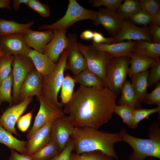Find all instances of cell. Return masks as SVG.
<instances>
[{
	"instance_id": "ffe728a7",
	"label": "cell",
	"mask_w": 160,
	"mask_h": 160,
	"mask_svg": "<svg viewBox=\"0 0 160 160\" xmlns=\"http://www.w3.org/2000/svg\"><path fill=\"white\" fill-rule=\"evenodd\" d=\"M32 60L37 71L43 76L49 75L55 70L57 63L44 54L31 49L27 55Z\"/></svg>"
},
{
	"instance_id": "f6af8a7d",
	"label": "cell",
	"mask_w": 160,
	"mask_h": 160,
	"mask_svg": "<svg viewBox=\"0 0 160 160\" xmlns=\"http://www.w3.org/2000/svg\"><path fill=\"white\" fill-rule=\"evenodd\" d=\"M93 40L94 42L99 44H113V37H105L99 32L96 31L93 32Z\"/></svg>"
},
{
	"instance_id": "cb8c5ba5",
	"label": "cell",
	"mask_w": 160,
	"mask_h": 160,
	"mask_svg": "<svg viewBox=\"0 0 160 160\" xmlns=\"http://www.w3.org/2000/svg\"><path fill=\"white\" fill-rule=\"evenodd\" d=\"M121 96L117 101L118 105L132 107L134 109L141 108V104L137 99L131 83L126 80L121 89Z\"/></svg>"
},
{
	"instance_id": "6da1fadb",
	"label": "cell",
	"mask_w": 160,
	"mask_h": 160,
	"mask_svg": "<svg viewBox=\"0 0 160 160\" xmlns=\"http://www.w3.org/2000/svg\"><path fill=\"white\" fill-rule=\"evenodd\" d=\"M117 96L106 87L80 86L63 110L75 127L98 129L111 119Z\"/></svg>"
},
{
	"instance_id": "1f68e13d",
	"label": "cell",
	"mask_w": 160,
	"mask_h": 160,
	"mask_svg": "<svg viewBox=\"0 0 160 160\" xmlns=\"http://www.w3.org/2000/svg\"><path fill=\"white\" fill-rule=\"evenodd\" d=\"M75 83L73 78L69 75L64 77L61 87L60 96L61 103L63 104H66L71 98L73 93Z\"/></svg>"
},
{
	"instance_id": "7c38bea8",
	"label": "cell",
	"mask_w": 160,
	"mask_h": 160,
	"mask_svg": "<svg viewBox=\"0 0 160 160\" xmlns=\"http://www.w3.org/2000/svg\"><path fill=\"white\" fill-rule=\"evenodd\" d=\"M32 99V97L27 98L6 109L0 117V125L12 134L19 136L15 128V124L19 118L25 111Z\"/></svg>"
},
{
	"instance_id": "ab89813d",
	"label": "cell",
	"mask_w": 160,
	"mask_h": 160,
	"mask_svg": "<svg viewBox=\"0 0 160 160\" xmlns=\"http://www.w3.org/2000/svg\"><path fill=\"white\" fill-rule=\"evenodd\" d=\"M134 24L147 26L149 24L152 19V17L150 14L141 9L137 13L131 16L129 19Z\"/></svg>"
},
{
	"instance_id": "d590c367",
	"label": "cell",
	"mask_w": 160,
	"mask_h": 160,
	"mask_svg": "<svg viewBox=\"0 0 160 160\" xmlns=\"http://www.w3.org/2000/svg\"><path fill=\"white\" fill-rule=\"evenodd\" d=\"M14 59L13 55L0 57V84L8 77L12 71L11 66Z\"/></svg>"
},
{
	"instance_id": "ac0fdd59",
	"label": "cell",
	"mask_w": 160,
	"mask_h": 160,
	"mask_svg": "<svg viewBox=\"0 0 160 160\" xmlns=\"http://www.w3.org/2000/svg\"><path fill=\"white\" fill-rule=\"evenodd\" d=\"M52 31L53 37L46 46L43 54L56 63L63 51L68 48L69 42L66 35L67 30Z\"/></svg>"
},
{
	"instance_id": "9a60e30c",
	"label": "cell",
	"mask_w": 160,
	"mask_h": 160,
	"mask_svg": "<svg viewBox=\"0 0 160 160\" xmlns=\"http://www.w3.org/2000/svg\"><path fill=\"white\" fill-rule=\"evenodd\" d=\"M123 20L116 12L106 8H100L97 11L96 19L92 24L94 26L102 25L108 34L114 37L119 32Z\"/></svg>"
},
{
	"instance_id": "4316f807",
	"label": "cell",
	"mask_w": 160,
	"mask_h": 160,
	"mask_svg": "<svg viewBox=\"0 0 160 160\" xmlns=\"http://www.w3.org/2000/svg\"><path fill=\"white\" fill-rule=\"evenodd\" d=\"M73 78L75 83H79L81 86L87 87H105L104 82L100 78L88 68L74 75Z\"/></svg>"
},
{
	"instance_id": "f907efd6",
	"label": "cell",
	"mask_w": 160,
	"mask_h": 160,
	"mask_svg": "<svg viewBox=\"0 0 160 160\" xmlns=\"http://www.w3.org/2000/svg\"><path fill=\"white\" fill-rule=\"evenodd\" d=\"M10 0H0V8L12 11V8L10 6Z\"/></svg>"
},
{
	"instance_id": "60d3db41",
	"label": "cell",
	"mask_w": 160,
	"mask_h": 160,
	"mask_svg": "<svg viewBox=\"0 0 160 160\" xmlns=\"http://www.w3.org/2000/svg\"><path fill=\"white\" fill-rule=\"evenodd\" d=\"M89 2L92 6L99 7L102 6L106 7V8L114 12L121 4L123 0H89Z\"/></svg>"
},
{
	"instance_id": "ba28073f",
	"label": "cell",
	"mask_w": 160,
	"mask_h": 160,
	"mask_svg": "<svg viewBox=\"0 0 160 160\" xmlns=\"http://www.w3.org/2000/svg\"><path fill=\"white\" fill-rule=\"evenodd\" d=\"M38 97L40 108L33 126L27 134L26 137L28 140L41 127L65 114L62 107L56 105L41 95Z\"/></svg>"
},
{
	"instance_id": "52a82bcc",
	"label": "cell",
	"mask_w": 160,
	"mask_h": 160,
	"mask_svg": "<svg viewBox=\"0 0 160 160\" xmlns=\"http://www.w3.org/2000/svg\"><path fill=\"white\" fill-rule=\"evenodd\" d=\"M76 47L84 57L87 68L105 82L107 67L113 57L108 53L97 49L92 45L78 42Z\"/></svg>"
},
{
	"instance_id": "f5cc1de1",
	"label": "cell",
	"mask_w": 160,
	"mask_h": 160,
	"mask_svg": "<svg viewBox=\"0 0 160 160\" xmlns=\"http://www.w3.org/2000/svg\"><path fill=\"white\" fill-rule=\"evenodd\" d=\"M5 55L4 52L3 51L0 50V57L4 56Z\"/></svg>"
},
{
	"instance_id": "484cf974",
	"label": "cell",
	"mask_w": 160,
	"mask_h": 160,
	"mask_svg": "<svg viewBox=\"0 0 160 160\" xmlns=\"http://www.w3.org/2000/svg\"><path fill=\"white\" fill-rule=\"evenodd\" d=\"M34 23L32 21L25 24L18 23L14 20H8L0 18V37L16 33H23L30 28Z\"/></svg>"
},
{
	"instance_id": "f546056e",
	"label": "cell",
	"mask_w": 160,
	"mask_h": 160,
	"mask_svg": "<svg viewBox=\"0 0 160 160\" xmlns=\"http://www.w3.org/2000/svg\"><path fill=\"white\" fill-rule=\"evenodd\" d=\"M141 9L139 0H125L117 10V13L123 19H129Z\"/></svg>"
},
{
	"instance_id": "d6a6232c",
	"label": "cell",
	"mask_w": 160,
	"mask_h": 160,
	"mask_svg": "<svg viewBox=\"0 0 160 160\" xmlns=\"http://www.w3.org/2000/svg\"><path fill=\"white\" fill-rule=\"evenodd\" d=\"M71 160H113V159L101 151H95L84 152L79 155L72 152Z\"/></svg>"
},
{
	"instance_id": "c3c4849f",
	"label": "cell",
	"mask_w": 160,
	"mask_h": 160,
	"mask_svg": "<svg viewBox=\"0 0 160 160\" xmlns=\"http://www.w3.org/2000/svg\"><path fill=\"white\" fill-rule=\"evenodd\" d=\"M80 36L81 39L82 40H93V32L90 30H85L81 33Z\"/></svg>"
},
{
	"instance_id": "9c48e42d",
	"label": "cell",
	"mask_w": 160,
	"mask_h": 160,
	"mask_svg": "<svg viewBox=\"0 0 160 160\" xmlns=\"http://www.w3.org/2000/svg\"><path fill=\"white\" fill-rule=\"evenodd\" d=\"M13 66V84L12 104L19 102L20 87L28 73L35 68L31 59L27 56L14 55Z\"/></svg>"
},
{
	"instance_id": "11a10c76",
	"label": "cell",
	"mask_w": 160,
	"mask_h": 160,
	"mask_svg": "<svg viewBox=\"0 0 160 160\" xmlns=\"http://www.w3.org/2000/svg\"><path fill=\"white\" fill-rule=\"evenodd\" d=\"M7 160V159H6V160Z\"/></svg>"
},
{
	"instance_id": "2e32d148",
	"label": "cell",
	"mask_w": 160,
	"mask_h": 160,
	"mask_svg": "<svg viewBox=\"0 0 160 160\" xmlns=\"http://www.w3.org/2000/svg\"><path fill=\"white\" fill-rule=\"evenodd\" d=\"M43 77L36 68L28 73L20 89L19 102L34 95L38 97L41 95Z\"/></svg>"
},
{
	"instance_id": "277c9868",
	"label": "cell",
	"mask_w": 160,
	"mask_h": 160,
	"mask_svg": "<svg viewBox=\"0 0 160 160\" xmlns=\"http://www.w3.org/2000/svg\"><path fill=\"white\" fill-rule=\"evenodd\" d=\"M68 48L65 49L60 55L56 68L51 74L43 76L41 95L56 105L62 107L63 104L58 102L57 95L64 79V72L67 61Z\"/></svg>"
},
{
	"instance_id": "f35d334b",
	"label": "cell",
	"mask_w": 160,
	"mask_h": 160,
	"mask_svg": "<svg viewBox=\"0 0 160 160\" xmlns=\"http://www.w3.org/2000/svg\"><path fill=\"white\" fill-rule=\"evenodd\" d=\"M141 9L153 17L160 9V1L158 0H139Z\"/></svg>"
},
{
	"instance_id": "5bb4252c",
	"label": "cell",
	"mask_w": 160,
	"mask_h": 160,
	"mask_svg": "<svg viewBox=\"0 0 160 160\" xmlns=\"http://www.w3.org/2000/svg\"><path fill=\"white\" fill-rule=\"evenodd\" d=\"M74 128L68 116L64 114L54 120L51 131L52 140L56 142L61 152L65 147Z\"/></svg>"
},
{
	"instance_id": "5b68a950",
	"label": "cell",
	"mask_w": 160,
	"mask_h": 160,
	"mask_svg": "<svg viewBox=\"0 0 160 160\" xmlns=\"http://www.w3.org/2000/svg\"><path fill=\"white\" fill-rule=\"evenodd\" d=\"M97 13L96 11L82 7L76 0H69L67 10L63 17L51 24L41 25L38 29L45 31L67 30L79 21L87 19L94 21Z\"/></svg>"
},
{
	"instance_id": "30bf717a",
	"label": "cell",
	"mask_w": 160,
	"mask_h": 160,
	"mask_svg": "<svg viewBox=\"0 0 160 160\" xmlns=\"http://www.w3.org/2000/svg\"><path fill=\"white\" fill-rule=\"evenodd\" d=\"M113 44L128 40H144L152 42V37L148 26L143 27L137 26L129 19L123 20L121 28L117 34L113 37Z\"/></svg>"
},
{
	"instance_id": "db71d44e",
	"label": "cell",
	"mask_w": 160,
	"mask_h": 160,
	"mask_svg": "<svg viewBox=\"0 0 160 160\" xmlns=\"http://www.w3.org/2000/svg\"><path fill=\"white\" fill-rule=\"evenodd\" d=\"M0 50L2 51L0 45Z\"/></svg>"
},
{
	"instance_id": "681fc988",
	"label": "cell",
	"mask_w": 160,
	"mask_h": 160,
	"mask_svg": "<svg viewBox=\"0 0 160 160\" xmlns=\"http://www.w3.org/2000/svg\"><path fill=\"white\" fill-rule=\"evenodd\" d=\"M28 0H13L12 2V8L15 10L18 11L20 9V5L23 3L25 4Z\"/></svg>"
},
{
	"instance_id": "7dc6e473",
	"label": "cell",
	"mask_w": 160,
	"mask_h": 160,
	"mask_svg": "<svg viewBox=\"0 0 160 160\" xmlns=\"http://www.w3.org/2000/svg\"><path fill=\"white\" fill-rule=\"evenodd\" d=\"M10 154L8 160H32L30 157L18 153L13 149H10Z\"/></svg>"
},
{
	"instance_id": "e0dca14e",
	"label": "cell",
	"mask_w": 160,
	"mask_h": 160,
	"mask_svg": "<svg viewBox=\"0 0 160 160\" xmlns=\"http://www.w3.org/2000/svg\"><path fill=\"white\" fill-rule=\"evenodd\" d=\"M53 121L39 129L26 141V155L31 157L52 140L51 131Z\"/></svg>"
},
{
	"instance_id": "4dcf8cb0",
	"label": "cell",
	"mask_w": 160,
	"mask_h": 160,
	"mask_svg": "<svg viewBox=\"0 0 160 160\" xmlns=\"http://www.w3.org/2000/svg\"><path fill=\"white\" fill-rule=\"evenodd\" d=\"M13 84V74L12 71L8 77L0 84V104L2 102L8 103L10 106L12 104L11 92Z\"/></svg>"
},
{
	"instance_id": "816d5d0a",
	"label": "cell",
	"mask_w": 160,
	"mask_h": 160,
	"mask_svg": "<svg viewBox=\"0 0 160 160\" xmlns=\"http://www.w3.org/2000/svg\"><path fill=\"white\" fill-rule=\"evenodd\" d=\"M151 23L160 26V9L156 13L155 15L152 17Z\"/></svg>"
},
{
	"instance_id": "e575fe53",
	"label": "cell",
	"mask_w": 160,
	"mask_h": 160,
	"mask_svg": "<svg viewBox=\"0 0 160 160\" xmlns=\"http://www.w3.org/2000/svg\"><path fill=\"white\" fill-rule=\"evenodd\" d=\"M160 107L150 109L140 108L134 109L133 115V123L131 128H136L139 123L144 119H148L151 114L160 113Z\"/></svg>"
},
{
	"instance_id": "d4e9b609",
	"label": "cell",
	"mask_w": 160,
	"mask_h": 160,
	"mask_svg": "<svg viewBox=\"0 0 160 160\" xmlns=\"http://www.w3.org/2000/svg\"><path fill=\"white\" fill-rule=\"evenodd\" d=\"M135 41L132 52L156 60L160 59V44L153 43L144 40Z\"/></svg>"
},
{
	"instance_id": "d6986e66",
	"label": "cell",
	"mask_w": 160,
	"mask_h": 160,
	"mask_svg": "<svg viewBox=\"0 0 160 160\" xmlns=\"http://www.w3.org/2000/svg\"><path fill=\"white\" fill-rule=\"evenodd\" d=\"M23 34L28 46L42 54L46 46L51 41L54 35L52 30L38 31H33L30 28L26 30Z\"/></svg>"
},
{
	"instance_id": "bcb514c9",
	"label": "cell",
	"mask_w": 160,
	"mask_h": 160,
	"mask_svg": "<svg viewBox=\"0 0 160 160\" xmlns=\"http://www.w3.org/2000/svg\"><path fill=\"white\" fill-rule=\"evenodd\" d=\"M148 27L152 37V43L160 44V26L150 23Z\"/></svg>"
},
{
	"instance_id": "ee69618b",
	"label": "cell",
	"mask_w": 160,
	"mask_h": 160,
	"mask_svg": "<svg viewBox=\"0 0 160 160\" xmlns=\"http://www.w3.org/2000/svg\"><path fill=\"white\" fill-rule=\"evenodd\" d=\"M33 111L21 116L18 119L16 123L17 127L21 131L25 132L29 128L32 117Z\"/></svg>"
},
{
	"instance_id": "7a4b0ae2",
	"label": "cell",
	"mask_w": 160,
	"mask_h": 160,
	"mask_svg": "<svg viewBox=\"0 0 160 160\" xmlns=\"http://www.w3.org/2000/svg\"><path fill=\"white\" fill-rule=\"evenodd\" d=\"M70 138L74 144L73 151L77 154L100 151L116 160L119 159L114 145L122 141L119 132L100 131L89 127H75Z\"/></svg>"
},
{
	"instance_id": "7bdbcfd3",
	"label": "cell",
	"mask_w": 160,
	"mask_h": 160,
	"mask_svg": "<svg viewBox=\"0 0 160 160\" xmlns=\"http://www.w3.org/2000/svg\"><path fill=\"white\" fill-rule=\"evenodd\" d=\"M73 147V143L70 137L64 149L58 154L49 160H71V154Z\"/></svg>"
},
{
	"instance_id": "603a6c76",
	"label": "cell",
	"mask_w": 160,
	"mask_h": 160,
	"mask_svg": "<svg viewBox=\"0 0 160 160\" xmlns=\"http://www.w3.org/2000/svg\"><path fill=\"white\" fill-rule=\"evenodd\" d=\"M149 72L147 70L129 76L132 81V85L138 100L143 103L147 93L148 87V78Z\"/></svg>"
},
{
	"instance_id": "7402d4cb",
	"label": "cell",
	"mask_w": 160,
	"mask_h": 160,
	"mask_svg": "<svg viewBox=\"0 0 160 160\" xmlns=\"http://www.w3.org/2000/svg\"><path fill=\"white\" fill-rule=\"evenodd\" d=\"M128 55L130 58V67L128 72L129 76L147 70L156 60L133 52L129 53Z\"/></svg>"
},
{
	"instance_id": "8fae6325",
	"label": "cell",
	"mask_w": 160,
	"mask_h": 160,
	"mask_svg": "<svg viewBox=\"0 0 160 160\" xmlns=\"http://www.w3.org/2000/svg\"><path fill=\"white\" fill-rule=\"evenodd\" d=\"M69 45L68 55L65 70H71L74 75L87 68L86 60L83 55L76 47L78 36L75 33H69L67 35Z\"/></svg>"
},
{
	"instance_id": "83f0119b",
	"label": "cell",
	"mask_w": 160,
	"mask_h": 160,
	"mask_svg": "<svg viewBox=\"0 0 160 160\" xmlns=\"http://www.w3.org/2000/svg\"><path fill=\"white\" fill-rule=\"evenodd\" d=\"M0 143L6 145L10 149H13L19 153L25 155L26 141L15 138L0 125Z\"/></svg>"
},
{
	"instance_id": "b9f144b4",
	"label": "cell",
	"mask_w": 160,
	"mask_h": 160,
	"mask_svg": "<svg viewBox=\"0 0 160 160\" xmlns=\"http://www.w3.org/2000/svg\"><path fill=\"white\" fill-rule=\"evenodd\" d=\"M143 103L146 104H156L160 107V82L156 85L154 89L150 93L147 94L144 98Z\"/></svg>"
},
{
	"instance_id": "74e56055",
	"label": "cell",
	"mask_w": 160,
	"mask_h": 160,
	"mask_svg": "<svg viewBox=\"0 0 160 160\" xmlns=\"http://www.w3.org/2000/svg\"><path fill=\"white\" fill-rule=\"evenodd\" d=\"M150 73L148 78V87H153L160 80V59L156 60L150 67Z\"/></svg>"
},
{
	"instance_id": "44dd1931",
	"label": "cell",
	"mask_w": 160,
	"mask_h": 160,
	"mask_svg": "<svg viewBox=\"0 0 160 160\" xmlns=\"http://www.w3.org/2000/svg\"><path fill=\"white\" fill-rule=\"evenodd\" d=\"M135 42V41L128 40L108 44L97 43L92 41V45L97 49L106 52L113 57H115L128 55L132 52Z\"/></svg>"
},
{
	"instance_id": "4fadbf2b",
	"label": "cell",
	"mask_w": 160,
	"mask_h": 160,
	"mask_svg": "<svg viewBox=\"0 0 160 160\" xmlns=\"http://www.w3.org/2000/svg\"><path fill=\"white\" fill-rule=\"evenodd\" d=\"M0 45L5 55L27 56L31 49L26 44L23 33H16L0 37Z\"/></svg>"
},
{
	"instance_id": "8992f818",
	"label": "cell",
	"mask_w": 160,
	"mask_h": 160,
	"mask_svg": "<svg viewBox=\"0 0 160 160\" xmlns=\"http://www.w3.org/2000/svg\"><path fill=\"white\" fill-rule=\"evenodd\" d=\"M130 61L128 55L113 57L107 67L105 87L117 96L126 81Z\"/></svg>"
},
{
	"instance_id": "8d00e7d4",
	"label": "cell",
	"mask_w": 160,
	"mask_h": 160,
	"mask_svg": "<svg viewBox=\"0 0 160 160\" xmlns=\"http://www.w3.org/2000/svg\"><path fill=\"white\" fill-rule=\"evenodd\" d=\"M25 4L44 17H49L50 11L49 6L38 0H28Z\"/></svg>"
},
{
	"instance_id": "3957f363",
	"label": "cell",
	"mask_w": 160,
	"mask_h": 160,
	"mask_svg": "<svg viewBox=\"0 0 160 160\" xmlns=\"http://www.w3.org/2000/svg\"><path fill=\"white\" fill-rule=\"evenodd\" d=\"M148 139L139 138L128 134L124 128L119 133L122 141L129 144L133 151L129 160H145L148 157L160 159V128L157 122L152 123L148 130Z\"/></svg>"
},
{
	"instance_id": "f1b7e54d",
	"label": "cell",
	"mask_w": 160,
	"mask_h": 160,
	"mask_svg": "<svg viewBox=\"0 0 160 160\" xmlns=\"http://www.w3.org/2000/svg\"><path fill=\"white\" fill-rule=\"evenodd\" d=\"M60 152L56 142L52 140L47 144L30 157L32 160H49Z\"/></svg>"
},
{
	"instance_id": "836d02e7",
	"label": "cell",
	"mask_w": 160,
	"mask_h": 160,
	"mask_svg": "<svg viewBox=\"0 0 160 160\" xmlns=\"http://www.w3.org/2000/svg\"><path fill=\"white\" fill-rule=\"evenodd\" d=\"M133 108L126 106L116 105L113 113L116 114L122 119L129 128H132L133 123V115L134 110Z\"/></svg>"
}]
</instances>
